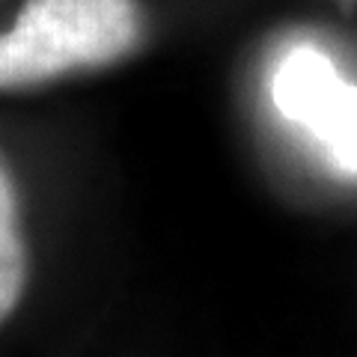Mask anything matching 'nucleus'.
Returning <instances> with one entry per match:
<instances>
[{
    "label": "nucleus",
    "mask_w": 357,
    "mask_h": 357,
    "mask_svg": "<svg viewBox=\"0 0 357 357\" xmlns=\"http://www.w3.org/2000/svg\"><path fill=\"white\" fill-rule=\"evenodd\" d=\"M143 42L137 0H24L0 33V89L110 66Z\"/></svg>",
    "instance_id": "1"
},
{
    "label": "nucleus",
    "mask_w": 357,
    "mask_h": 357,
    "mask_svg": "<svg viewBox=\"0 0 357 357\" xmlns=\"http://www.w3.org/2000/svg\"><path fill=\"white\" fill-rule=\"evenodd\" d=\"M277 110L325 143L342 170L357 173V86L316 48H295L271 81Z\"/></svg>",
    "instance_id": "2"
},
{
    "label": "nucleus",
    "mask_w": 357,
    "mask_h": 357,
    "mask_svg": "<svg viewBox=\"0 0 357 357\" xmlns=\"http://www.w3.org/2000/svg\"><path fill=\"white\" fill-rule=\"evenodd\" d=\"M30 280V250L21 227V197L0 158V325L18 310Z\"/></svg>",
    "instance_id": "3"
},
{
    "label": "nucleus",
    "mask_w": 357,
    "mask_h": 357,
    "mask_svg": "<svg viewBox=\"0 0 357 357\" xmlns=\"http://www.w3.org/2000/svg\"><path fill=\"white\" fill-rule=\"evenodd\" d=\"M333 3H340L342 9H354V6H357V0H333Z\"/></svg>",
    "instance_id": "4"
}]
</instances>
